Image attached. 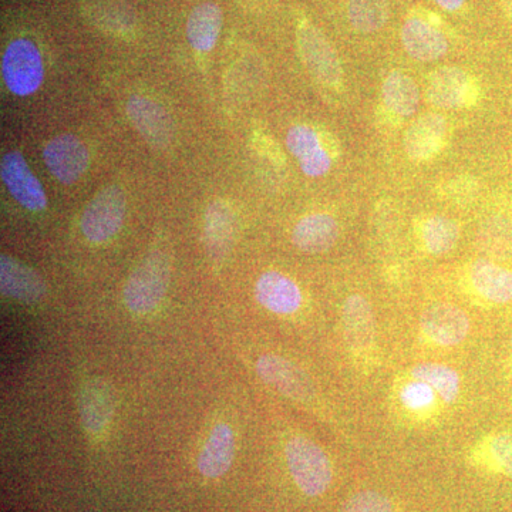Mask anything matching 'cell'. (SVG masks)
<instances>
[{
    "instance_id": "6da1fadb",
    "label": "cell",
    "mask_w": 512,
    "mask_h": 512,
    "mask_svg": "<svg viewBox=\"0 0 512 512\" xmlns=\"http://www.w3.org/2000/svg\"><path fill=\"white\" fill-rule=\"evenodd\" d=\"M170 259L163 251L144 256L128 276L123 298L128 311L137 316L150 315L163 303L170 286Z\"/></svg>"
},
{
    "instance_id": "7a4b0ae2",
    "label": "cell",
    "mask_w": 512,
    "mask_h": 512,
    "mask_svg": "<svg viewBox=\"0 0 512 512\" xmlns=\"http://www.w3.org/2000/svg\"><path fill=\"white\" fill-rule=\"evenodd\" d=\"M286 463L299 490L309 497L325 494L333 470L328 454L306 437H293L285 447Z\"/></svg>"
},
{
    "instance_id": "3957f363",
    "label": "cell",
    "mask_w": 512,
    "mask_h": 512,
    "mask_svg": "<svg viewBox=\"0 0 512 512\" xmlns=\"http://www.w3.org/2000/svg\"><path fill=\"white\" fill-rule=\"evenodd\" d=\"M127 198L119 185H109L84 208L80 229L92 244H104L119 234L126 220Z\"/></svg>"
},
{
    "instance_id": "277c9868",
    "label": "cell",
    "mask_w": 512,
    "mask_h": 512,
    "mask_svg": "<svg viewBox=\"0 0 512 512\" xmlns=\"http://www.w3.org/2000/svg\"><path fill=\"white\" fill-rule=\"evenodd\" d=\"M2 74L9 92L26 97L36 93L45 79L40 50L29 39H16L3 53Z\"/></svg>"
},
{
    "instance_id": "5b68a950",
    "label": "cell",
    "mask_w": 512,
    "mask_h": 512,
    "mask_svg": "<svg viewBox=\"0 0 512 512\" xmlns=\"http://www.w3.org/2000/svg\"><path fill=\"white\" fill-rule=\"evenodd\" d=\"M296 40L309 73L323 86L338 89L343 80L342 63L328 37L308 20H301L296 29Z\"/></svg>"
},
{
    "instance_id": "8992f818",
    "label": "cell",
    "mask_w": 512,
    "mask_h": 512,
    "mask_svg": "<svg viewBox=\"0 0 512 512\" xmlns=\"http://www.w3.org/2000/svg\"><path fill=\"white\" fill-rule=\"evenodd\" d=\"M480 89L474 77L458 67H441L429 77L426 97L444 110L464 109L477 103Z\"/></svg>"
},
{
    "instance_id": "52a82bcc",
    "label": "cell",
    "mask_w": 512,
    "mask_h": 512,
    "mask_svg": "<svg viewBox=\"0 0 512 512\" xmlns=\"http://www.w3.org/2000/svg\"><path fill=\"white\" fill-rule=\"evenodd\" d=\"M43 161L57 181L73 184L89 170V148L79 137L62 134L52 138L43 148Z\"/></svg>"
},
{
    "instance_id": "ba28073f",
    "label": "cell",
    "mask_w": 512,
    "mask_h": 512,
    "mask_svg": "<svg viewBox=\"0 0 512 512\" xmlns=\"http://www.w3.org/2000/svg\"><path fill=\"white\" fill-rule=\"evenodd\" d=\"M259 377L276 392L296 402L306 403L315 396L309 376L291 360L276 355L261 356L256 362Z\"/></svg>"
},
{
    "instance_id": "9c48e42d",
    "label": "cell",
    "mask_w": 512,
    "mask_h": 512,
    "mask_svg": "<svg viewBox=\"0 0 512 512\" xmlns=\"http://www.w3.org/2000/svg\"><path fill=\"white\" fill-rule=\"evenodd\" d=\"M0 175L13 200L26 210L40 212L45 210L47 198L45 188L33 174L19 151H10L2 158Z\"/></svg>"
},
{
    "instance_id": "30bf717a",
    "label": "cell",
    "mask_w": 512,
    "mask_h": 512,
    "mask_svg": "<svg viewBox=\"0 0 512 512\" xmlns=\"http://www.w3.org/2000/svg\"><path fill=\"white\" fill-rule=\"evenodd\" d=\"M126 113L131 124L150 146L168 147L173 141V119L160 103L146 96L134 94L128 99Z\"/></svg>"
},
{
    "instance_id": "8fae6325",
    "label": "cell",
    "mask_w": 512,
    "mask_h": 512,
    "mask_svg": "<svg viewBox=\"0 0 512 512\" xmlns=\"http://www.w3.org/2000/svg\"><path fill=\"white\" fill-rule=\"evenodd\" d=\"M342 333L350 353L369 355L376 343V319L365 296L350 295L342 306Z\"/></svg>"
},
{
    "instance_id": "7c38bea8",
    "label": "cell",
    "mask_w": 512,
    "mask_h": 512,
    "mask_svg": "<svg viewBox=\"0 0 512 512\" xmlns=\"http://www.w3.org/2000/svg\"><path fill=\"white\" fill-rule=\"evenodd\" d=\"M424 335L440 346L460 345L470 332V320L463 309L451 303H433L420 316Z\"/></svg>"
},
{
    "instance_id": "4fadbf2b",
    "label": "cell",
    "mask_w": 512,
    "mask_h": 512,
    "mask_svg": "<svg viewBox=\"0 0 512 512\" xmlns=\"http://www.w3.org/2000/svg\"><path fill=\"white\" fill-rule=\"evenodd\" d=\"M238 218L227 201H212L205 211L204 242L208 255L214 262H222L237 238Z\"/></svg>"
},
{
    "instance_id": "5bb4252c",
    "label": "cell",
    "mask_w": 512,
    "mask_h": 512,
    "mask_svg": "<svg viewBox=\"0 0 512 512\" xmlns=\"http://www.w3.org/2000/svg\"><path fill=\"white\" fill-rule=\"evenodd\" d=\"M447 120L440 114H424L407 128L404 151L410 160L423 163L437 156L446 146Z\"/></svg>"
},
{
    "instance_id": "9a60e30c",
    "label": "cell",
    "mask_w": 512,
    "mask_h": 512,
    "mask_svg": "<svg viewBox=\"0 0 512 512\" xmlns=\"http://www.w3.org/2000/svg\"><path fill=\"white\" fill-rule=\"evenodd\" d=\"M79 412L89 436H103L114 413V397L109 384L100 379L84 384L79 394Z\"/></svg>"
},
{
    "instance_id": "2e32d148",
    "label": "cell",
    "mask_w": 512,
    "mask_h": 512,
    "mask_svg": "<svg viewBox=\"0 0 512 512\" xmlns=\"http://www.w3.org/2000/svg\"><path fill=\"white\" fill-rule=\"evenodd\" d=\"M0 288L3 295L22 303H36L45 296L46 285L35 269L12 256H0Z\"/></svg>"
},
{
    "instance_id": "e0dca14e",
    "label": "cell",
    "mask_w": 512,
    "mask_h": 512,
    "mask_svg": "<svg viewBox=\"0 0 512 512\" xmlns=\"http://www.w3.org/2000/svg\"><path fill=\"white\" fill-rule=\"evenodd\" d=\"M256 301L276 315H292L301 308L302 292L296 282L281 272L268 271L255 285Z\"/></svg>"
},
{
    "instance_id": "ac0fdd59",
    "label": "cell",
    "mask_w": 512,
    "mask_h": 512,
    "mask_svg": "<svg viewBox=\"0 0 512 512\" xmlns=\"http://www.w3.org/2000/svg\"><path fill=\"white\" fill-rule=\"evenodd\" d=\"M404 49L413 59L433 62L446 55L448 40L433 22L419 16L409 18L402 28Z\"/></svg>"
},
{
    "instance_id": "d6986e66",
    "label": "cell",
    "mask_w": 512,
    "mask_h": 512,
    "mask_svg": "<svg viewBox=\"0 0 512 512\" xmlns=\"http://www.w3.org/2000/svg\"><path fill=\"white\" fill-rule=\"evenodd\" d=\"M338 238V221L323 212L306 215L292 231L293 245L305 254H322L332 248Z\"/></svg>"
},
{
    "instance_id": "ffe728a7",
    "label": "cell",
    "mask_w": 512,
    "mask_h": 512,
    "mask_svg": "<svg viewBox=\"0 0 512 512\" xmlns=\"http://www.w3.org/2000/svg\"><path fill=\"white\" fill-rule=\"evenodd\" d=\"M234 457V431L228 424H217L198 457V470L207 478L222 477L231 468Z\"/></svg>"
},
{
    "instance_id": "44dd1931",
    "label": "cell",
    "mask_w": 512,
    "mask_h": 512,
    "mask_svg": "<svg viewBox=\"0 0 512 512\" xmlns=\"http://www.w3.org/2000/svg\"><path fill=\"white\" fill-rule=\"evenodd\" d=\"M471 285L478 295L488 302L508 303L512 301V271L504 266L478 259L468 271Z\"/></svg>"
},
{
    "instance_id": "7402d4cb",
    "label": "cell",
    "mask_w": 512,
    "mask_h": 512,
    "mask_svg": "<svg viewBox=\"0 0 512 512\" xmlns=\"http://www.w3.org/2000/svg\"><path fill=\"white\" fill-rule=\"evenodd\" d=\"M83 9L94 26L111 35L130 36L136 30V15L124 0H84Z\"/></svg>"
},
{
    "instance_id": "603a6c76",
    "label": "cell",
    "mask_w": 512,
    "mask_h": 512,
    "mask_svg": "<svg viewBox=\"0 0 512 512\" xmlns=\"http://www.w3.org/2000/svg\"><path fill=\"white\" fill-rule=\"evenodd\" d=\"M222 29V10L217 3L195 6L187 20V39L192 49L208 53L217 45Z\"/></svg>"
},
{
    "instance_id": "cb8c5ba5",
    "label": "cell",
    "mask_w": 512,
    "mask_h": 512,
    "mask_svg": "<svg viewBox=\"0 0 512 512\" xmlns=\"http://www.w3.org/2000/svg\"><path fill=\"white\" fill-rule=\"evenodd\" d=\"M384 107L393 116L406 119L419 109L420 90L412 77L402 72H392L382 86Z\"/></svg>"
},
{
    "instance_id": "d4e9b609",
    "label": "cell",
    "mask_w": 512,
    "mask_h": 512,
    "mask_svg": "<svg viewBox=\"0 0 512 512\" xmlns=\"http://www.w3.org/2000/svg\"><path fill=\"white\" fill-rule=\"evenodd\" d=\"M412 379L429 384L444 403L453 404L460 393V377L456 370L441 363H419L410 370Z\"/></svg>"
},
{
    "instance_id": "484cf974",
    "label": "cell",
    "mask_w": 512,
    "mask_h": 512,
    "mask_svg": "<svg viewBox=\"0 0 512 512\" xmlns=\"http://www.w3.org/2000/svg\"><path fill=\"white\" fill-rule=\"evenodd\" d=\"M460 238V227L451 218L436 215L421 225V241L431 255L448 254L456 247Z\"/></svg>"
},
{
    "instance_id": "4316f807",
    "label": "cell",
    "mask_w": 512,
    "mask_h": 512,
    "mask_svg": "<svg viewBox=\"0 0 512 512\" xmlns=\"http://www.w3.org/2000/svg\"><path fill=\"white\" fill-rule=\"evenodd\" d=\"M349 20L360 33H375L390 16L389 0H348Z\"/></svg>"
},
{
    "instance_id": "83f0119b",
    "label": "cell",
    "mask_w": 512,
    "mask_h": 512,
    "mask_svg": "<svg viewBox=\"0 0 512 512\" xmlns=\"http://www.w3.org/2000/svg\"><path fill=\"white\" fill-rule=\"evenodd\" d=\"M478 239L488 255L508 258L512 254V222L503 215H494L483 222Z\"/></svg>"
},
{
    "instance_id": "f1b7e54d",
    "label": "cell",
    "mask_w": 512,
    "mask_h": 512,
    "mask_svg": "<svg viewBox=\"0 0 512 512\" xmlns=\"http://www.w3.org/2000/svg\"><path fill=\"white\" fill-rule=\"evenodd\" d=\"M477 457L488 470L512 478V434L488 437L478 448Z\"/></svg>"
},
{
    "instance_id": "f546056e",
    "label": "cell",
    "mask_w": 512,
    "mask_h": 512,
    "mask_svg": "<svg viewBox=\"0 0 512 512\" xmlns=\"http://www.w3.org/2000/svg\"><path fill=\"white\" fill-rule=\"evenodd\" d=\"M286 147L299 163L312 157L313 154L318 153L320 148H323L318 133L305 124L291 127L286 136Z\"/></svg>"
},
{
    "instance_id": "4dcf8cb0",
    "label": "cell",
    "mask_w": 512,
    "mask_h": 512,
    "mask_svg": "<svg viewBox=\"0 0 512 512\" xmlns=\"http://www.w3.org/2000/svg\"><path fill=\"white\" fill-rule=\"evenodd\" d=\"M436 392L429 384L413 379L400 389V402L409 412L427 413L436 403Z\"/></svg>"
},
{
    "instance_id": "1f68e13d",
    "label": "cell",
    "mask_w": 512,
    "mask_h": 512,
    "mask_svg": "<svg viewBox=\"0 0 512 512\" xmlns=\"http://www.w3.org/2000/svg\"><path fill=\"white\" fill-rule=\"evenodd\" d=\"M342 512H394L392 500L377 491H362L353 495Z\"/></svg>"
},
{
    "instance_id": "d6a6232c",
    "label": "cell",
    "mask_w": 512,
    "mask_h": 512,
    "mask_svg": "<svg viewBox=\"0 0 512 512\" xmlns=\"http://www.w3.org/2000/svg\"><path fill=\"white\" fill-rule=\"evenodd\" d=\"M477 191V181L471 177L454 178V180H451L450 183L446 185V188H444V194H447V197L450 198V200L458 202L473 200Z\"/></svg>"
},
{
    "instance_id": "836d02e7",
    "label": "cell",
    "mask_w": 512,
    "mask_h": 512,
    "mask_svg": "<svg viewBox=\"0 0 512 512\" xmlns=\"http://www.w3.org/2000/svg\"><path fill=\"white\" fill-rule=\"evenodd\" d=\"M299 167H301L303 174L308 175V177H322V175L329 173L330 168H332V157H330L329 151L323 147L312 157L301 161Z\"/></svg>"
},
{
    "instance_id": "e575fe53",
    "label": "cell",
    "mask_w": 512,
    "mask_h": 512,
    "mask_svg": "<svg viewBox=\"0 0 512 512\" xmlns=\"http://www.w3.org/2000/svg\"><path fill=\"white\" fill-rule=\"evenodd\" d=\"M440 8L448 10V12H456V10L463 8L466 0H434Z\"/></svg>"
},
{
    "instance_id": "d590c367",
    "label": "cell",
    "mask_w": 512,
    "mask_h": 512,
    "mask_svg": "<svg viewBox=\"0 0 512 512\" xmlns=\"http://www.w3.org/2000/svg\"><path fill=\"white\" fill-rule=\"evenodd\" d=\"M498 3H500L505 15H507L508 19L512 22V0H498Z\"/></svg>"
},
{
    "instance_id": "8d00e7d4",
    "label": "cell",
    "mask_w": 512,
    "mask_h": 512,
    "mask_svg": "<svg viewBox=\"0 0 512 512\" xmlns=\"http://www.w3.org/2000/svg\"><path fill=\"white\" fill-rule=\"evenodd\" d=\"M242 3H247V5H255L259 0H241Z\"/></svg>"
},
{
    "instance_id": "74e56055",
    "label": "cell",
    "mask_w": 512,
    "mask_h": 512,
    "mask_svg": "<svg viewBox=\"0 0 512 512\" xmlns=\"http://www.w3.org/2000/svg\"><path fill=\"white\" fill-rule=\"evenodd\" d=\"M511 349H512V336H511Z\"/></svg>"
}]
</instances>
